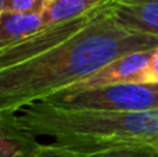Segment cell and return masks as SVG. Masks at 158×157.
Segmentation results:
<instances>
[{"instance_id":"cell-14","label":"cell","mask_w":158,"mask_h":157,"mask_svg":"<svg viewBox=\"0 0 158 157\" xmlns=\"http://www.w3.org/2000/svg\"><path fill=\"white\" fill-rule=\"evenodd\" d=\"M0 118H2V117H0Z\"/></svg>"},{"instance_id":"cell-2","label":"cell","mask_w":158,"mask_h":157,"mask_svg":"<svg viewBox=\"0 0 158 157\" xmlns=\"http://www.w3.org/2000/svg\"><path fill=\"white\" fill-rule=\"evenodd\" d=\"M3 118L28 136L50 138V143L74 157H104L122 150L158 153V110H67L33 103Z\"/></svg>"},{"instance_id":"cell-6","label":"cell","mask_w":158,"mask_h":157,"mask_svg":"<svg viewBox=\"0 0 158 157\" xmlns=\"http://www.w3.org/2000/svg\"><path fill=\"white\" fill-rule=\"evenodd\" d=\"M42 28L40 15L6 13L0 14V50L27 39Z\"/></svg>"},{"instance_id":"cell-1","label":"cell","mask_w":158,"mask_h":157,"mask_svg":"<svg viewBox=\"0 0 158 157\" xmlns=\"http://www.w3.org/2000/svg\"><path fill=\"white\" fill-rule=\"evenodd\" d=\"M156 47L158 38L123 28L101 3L67 40L0 67V117L61 93L122 56Z\"/></svg>"},{"instance_id":"cell-5","label":"cell","mask_w":158,"mask_h":157,"mask_svg":"<svg viewBox=\"0 0 158 157\" xmlns=\"http://www.w3.org/2000/svg\"><path fill=\"white\" fill-rule=\"evenodd\" d=\"M153 50H144V52H135L131 54H125L117 60L108 63L92 74L90 77L85 78L83 81L72 85L64 92H79V91H89V89H97L103 86L115 85V83L129 82L132 77L139 70L143 68L148 58L153 54Z\"/></svg>"},{"instance_id":"cell-9","label":"cell","mask_w":158,"mask_h":157,"mask_svg":"<svg viewBox=\"0 0 158 157\" xmlns=\"http://www.w3.org/2000/svg\"><path fill=\"white\" fill-rule=\"evenodd\" d=\"M50 0H3V11L28 15H42Z\"/></svg>"},{"instance_id":"cell-3","label":"cell","mask_w":158,"mask_h":157,"mask_svg":"<svg viewBox=\"0 0 158 157\" xmlns=\"http://www.w3.org/2000/svg\"><path fill=\"white\" fill-rule=\"evenodd\" d=\"M39 103L67 110L142 113L158 110V83H115L97 89L61 92Z\"/></svg>"},{"instance_id":"cell-11","label":"cell","mask_w":158,"mask_h":157,"mask_svg":"<svg viewBox=\"0 0 158 157\" xmlns=\"http://www.w3.org/2000/svg\"><path fill=\"white\" fill-rule=\"evenodd\" d=\"M29 157H74L69 153L56 147L54 145L49 143H40V146L35 150Z\"/></svg>"},{"instance_id":"cell-8","label":"cell","mask_w":158,"mask_h":157,"mask_svg":"<svg viewBox=\"0 0 158 157\" xmlns=\"http://www.w3.org/2000/svg\"><path fill=\"white\" fill-rule=\"evenodd\" d=\"M40 146L32 136L15 129L6 118H0V157H29Z\"/></svg>"},{"instance_id":"cell-10","label":"cell","mask_w":158,"mask_h":157,"mask_svg":"<svg viewBox=\"0 0 158 157\" xmlns=\"http://www.w3.org/2000/svg\"><path fill=\"white\" fill-rule=\"evenodd\" d=\"M132 83H158V47L153 50V54L142 70L129 79Z\"/></svg>"},{"instance_id":"cell-13","label":"cell","mask_w":158,"mask_h":157,"mask_svg":"<svg viewBox=\"0 0 158 157\" xmlns=\"http://www.w3.org/2000/svg\"><path fill=\"white\" fill-rule=\"evenodd\" d=\"M3 13V0H0V14Z\"/></svg>"},{"instance_id":"cell-12","label":"cell","mask_w":158,"mask_h":157,"mask_svg":"<svg viewBox=\"0 0 158 157\" xmlns=\"http://www.w3.org/2000/svg\"><path fill=\"white\" fill-rule=\"evenodd\" d=\"M104 157H158V153L148 150H122V152L110 153Z\"/></svg>"},{"instance_id":"cell-4","label":"cell","mask_w":158,"mask_h":157,"mask_svg":"<svg viewBox=\"0 0 158 157\" xmlns=\"http://www.w3.org/2000/svg\"><path fill=\"white\" fill-rule=\"evenodd\" d=\"M104 6L123 28L158 38V0H106Z\"/></svg>"},{"instance_id":"cell-7","label":"cell","mask_w":158,"mask_h":157,"mask_svg":"<svg viewBox=\"0 0 158 157\" xmlns=\"http://www.w3.org/2000/svg\"><path fill=\"white\" fill-rule=\"evenodd\" d=\"M104 2L106 0H50L49 6L40 15L42 27L82 17Z\"/></svg>"}]
</instances>
